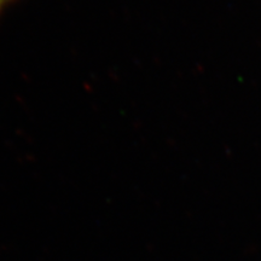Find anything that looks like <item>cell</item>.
Instances as JSON below:
<instances>
[{
  "instance_id": "6da1fadb",
  "label": "cell",
  "mask_w": 261,
  "mask_h": 261,
  "mask_svg": "<svg viewBox=\"0 0 261 261\" xmlns=\"http://www.w3.org/2000/svg\"><path fill=\"white\" fill-rule=\"evenodd\" d=\"M14 2H16V0H0V16H2L3 11Z\"/></svg>"
}]
</instances>
